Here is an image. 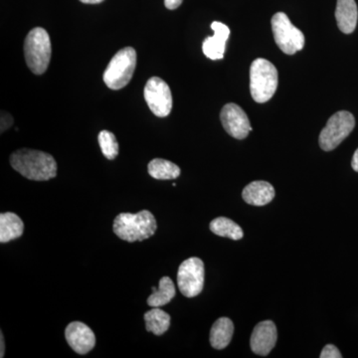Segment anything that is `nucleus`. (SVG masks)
Instances as JSON below:
<instances>
[{"instance_id":"nucleus-6","label":"nucleus","mask_w":358,"mask_h":358,"mask_svg":"<svg viewBox=\"0 0 358 358\" xmlns=\"http://www.w3.org/2000/svg\"><path fill=\"white\" fill-rule=\"evenodd\" d=\"M355 127L352 114L341 110L329 117L327 126L320 134V147L324 152H331L338 147L350 136Z\"/></svg>"},{"instance_id":"nucleus-12","label":"nucleus","mask_w":358,"mask_h":358,"mask_svg":"<svg viewBox=\"0 0 358 358\" xmlns=\"http://www.w3.org/2000/svg\"><path fill=\"white\" fill-rule=\"evenodd\" d=\"M277 327L272 320L259 322L250 339L252 352L255 355L267 357L277 343Z\"/></svg>"},{"instance_id":"nucleus-13","label":"nucleus","mask_w":358,"mask_h":358,"mask_svg":"<svg viewBox=\"0 0 358 358\" xmlns=\"http://www.w3.org/2000/svg\"><path fill=\"white\" fill-rule=\"evenodd\" d=\"M211 28L213 29L214 35L204 40L202 50L207 58L211 60H220L223 59L225 53L226 42L229 38L230 29L228 26L218 21L212 23Z\"/></svg>"},{"instance_id":"nucleus-10","label":"nucleus","mask_w":358,"mask_h":358,"mask_svg":"<svg viewBox=\"0 0 358 358\" xmlns=\"http://www.w3.org/2000/svg\"><path fill=\"white\" fill-rule=\"evenodd\" d=\"M220 119L226 133L237 140H244L253 129L246 113L236 103H231L224 106Z\"/></svg>"},{"instance_id":"nucleus-20","label":"nucleus","mask_w":358,"mask_h":358,"mask_svg":"<svg viewBox=\"0 0 358 358\" xmlns=\"http://www.w3.org/2000/svg\"><path fill=\"white\" fill-rule=\"evenodd\" d=\"M176 296V287L173 280L169 277H162L159 281V287L157 291L148 296V305L152 308H159L167 305Z\"/></svg>"},{"instance_id":"nucleus-1","label":"nucleus","mask_w":358,"mask_h":358,"mask_svg":"<svg viewBox=\"0 0 358 358\" xmlns=\"http://www.w3.org/2000/svg\"><path fill=\"white\" fill-rule=\"evenodd\" d=\"M11 166L24 178L35 181H47L57 176V162L51 155L40 150H16L10 157Z\"/></svg>"},{"instance_id":"nucleus-26","label":"nucleus","mask_w":358,"mask_h":358,"mask_svg":"<svg viewBox=\"0 0 358 358\" xmlns=\"http://www.w3.org/2000/svg\"><path fill=\"white\" fill-rule=\"evenodd\" d=\"M4 353H6V343H4L3 334H0V357H4Z\"/></svg>"},{"instance_id":"nucleus-28","label":"nucleus","mask_w":358,"mask_h":358,"mask_svg":"<svg viewBox=\"0 0 358 358\" xmlns=\"http://www.w3.org/2000/svg\"><path fill=\"white\" fill-rule=\"evenodd\" d=\"M80 1L87 4H98L101 3V2H103V0H80Z\"/></svg>"},{"instance_id":"nucleus-7","label":"nucleus","mask_w":358,"mask_h":358,"mask_svg":"<svg viewBox=\"0 0 358 358\" xmlns=\"http://www.w3.org/2000/svg\"><path fill=\"white\" fill-rule=\"evenodd\" d=\"M272 30L275 43L285 54L294 55L305 46V36L289 20L287 14L278 13L273 16Z\"/></svg>"},{"instance_id":"nucleus-9","label":"nucleus","mask_w":358,"mask_h":358,"mask_svg":"<svg viewBox=\"0 0 358 358\" xmlns=\"http://www.w3.org/2000/svg\"><path fill=\"white\" fill-rule=\"evenodd\" d=\"M145 99L157 117H166L173 110V95L169 85L159 77L148 80L145 87Z\"/></svg>"},{"instance_id":"nucleus-19","label":"nucleus","mask_w":358,"mask_h":358,"mask_svg":"<svg viewBox=\"0 0 358 358\" xmlns=\"http://www.w3.org/2000/svg\"><path fill=\"white\" fill-rule=\"evenodd\" d=\"M148 173L159 180H171L180 176V169L169 160L155 159L148 164Z\"/></svg>"},{"instance_id":"nucleus-8","label":"nucleus","mask_w":358,"mask_h":358,"mask_svg":"<svg viewBox=\"0 0 358 358\" xmlns=\"http://www.w3.org/2000/svg\"><path fill=\"white\" fill-rule=\"evenodd\" d=\"M204 263L197 257L187 259L179 266L178 285L179 291L186 298H194L204 287Z\"/></svg>"},{"instance_id":"nucleus-17","label":"nucleus","mask_w":358,"mask_h":358,"mask_svg":"<svg viewBox=\"0 0 358 358\" xmlns=\"http://www.w3.org/2000/svg\"><path fill=\"white\" fill-rule=\"evenodd\" d=\"M234 334V324L228 317H220L214 322L210 331V343L215 350H223L229 345Z\"/></svg>"},{"instance_id":"nucleus-5","label":"nucleus","mask_w":358,"mask_h":358,"mask_svg":"<svg viewBox=\"0 0 358 358\" xmlns=\"http://www.w3.org/2000/svg\"><path fill=\"white\" fill-rule=\"evenodd\" d=\"M136 66V52L131 47L122 49L112 58L103 72V82L112 90H121L129 83Z\"/></svg>"},{"instance_id":"nucleus-15","label":"nucleus","mask_w":358,"mask_h":358,"mask_svg":"<svg viewBox=\"0 0 358 358\" xmlns=\"http://www.w3.org/2000/svg\"><path fill=\"white\" fill-rule=\"evenodd\" d=\"M336 20L341 32L350 34L355 31L358 20L357 6L355 0H338Z\"/></svg>"},{"instance_id":"nucleus-21","label":"nucleus","mask_w":358,"mask_h":358,"mask_svg":"<svg viewBox=\"0 0 358 358\" xmlns=\"http://www.w3.org/2000/svg\"><path fill=\"white\" fill-rule=\"evenodd\" d=\"M210 230L218 236L229 238L235 241L242 239L244 236L242 228L234 221L226 217L214 219L210 223Z\"/></svg>"},{"instance_id":"nucleus-4","label":"nucleus","mask_w":358,"mask_h":358,"mask_svg":"<svg viewBox=\"0 0 358 358\" xmlns=\"http://www.w3.org/2000/svg\"><path fill=\"white\" fill-rule=\"evenodd\" d=\"M26 64L34 74L46 72L50 64L52 47L48 32L41 27H36L28 33L24 43Z\"/></svg>"},{"instance_id":"nucleus-16","label":"nucleus","mask_w":358,"mask_h":358,"mask_svg":"<svg viewBox=\"0 0 358 358\" xmlns=\"http://www.w3.org/2000/svg\"><path fill=\"white\" fill-rule=\"evenodd\" d=\"M24 223L13 212L0 214V243H7L22 236Z\"/></svg>"},{"instance_id":"nucleus-11","label":"nucleus","mask_w":358,"mask_h":358,"mask_svg":"<svg viewBox=\"0 0 358 358\" xmlns=\"http://www.w3.org/2000/svg\"><path fill=\"white\" fill-rule=\"evenodd\" d=\"M65 338L68 345L78 355H87L96 345V336L87 324L73 322L66 327Z\"/></svg>"},{"instance_id":"nucleus-23","label":"nucleus","mask_w":358,"mask_h":358,"mask_svg":"<svg viewBox=\"0 0 358 358\" xmlns=\"http://www.w3.org/2000/svg\"><path fill=\"white\" fill-rule=\"evenodd\" d=\"M320 358H341V352L338 350L336 346L333 345H327L324 346V350H322L320 355Z\"/></svg>"},{"instance_id":"nucleus-3","label":"nucleus","mask_w":358,"mask_h":358,"mask_svg":"<svg viewBox=\"0 0 358 358\" xmlns=\"http://www.w3.org/2000/svg\"><path fill=\"white\" fill-rule=\"evenodd\" d=\"M278 88V71L270 61L258 58L250 68V91L257 103L271 100Z\"/></svg>"},{"instance_id":"nucleus-14","label":"nucleus","mask_w":358,"mask_h":358,"mask_svg":"<svg viewBox=\"0 0 358 358\" xmlns=\"http://www.w3.org/2000/svg\"><path fill=\"white\" fill-rule=\"evenodd\" d=\"M275 189L267 181H253L244 188L242 197L244 201L254 206H264L274 199Z\"/></svg>"},{"instance_id":"nucleus-24","label":"nucleus","mask_w":358,"mask_h":358,"mask_svg":"<svg viewBox=\"0 0 358 358\" xmlns=\"http://www.w3.org/2000/svg\"><path fill=\"white\" fill-rule=\"evenodd\" d=\"M13 124V117L8 113L2 112L1 114V133L7 131Z\"/></svg>"},{"instance_id":"nucleus-25","label":"nucleus","mask_w":358,"mask_h":358,"mask_svg":"<svg viewBox=\"0 0 358 358\" xmlns=\"http://www.w3.org/2000/svg\"><path fill=\"white\" fill-rule=\"evenodd\" d=\"M182 1L183 0H164V4H166L167 9L173 10V9H176L178 7L180 6Z\"/></svg>"},{"instance_id":"nucleus-22","label":"nucleus","mask_w":358,"mask_h":358,"mask_svg":"<svg viewBox=\"0 0 358 358\" xmlns=\"http://www.w3.org/2000/svg\"><path fill=\"white\" fill-rule=\"evenodd\" d=\"M99 145L106 159L113 160L119 155V143L115 134L109 131H102L99 134Z\"/></svg>"},{"instance_id":"nucleus-27","label":"nucleus","mask_w":358,"mask_h":358,"mask_svg":"<svg viewBox=\"0 0 358 358\" xmlns=\"http://www.w3.org/2000/svg\"><path fill=\"white\" fill-rule=\"evenodd\" d=\"M352 166L355 171L358 173V148L355 150V155H353L352 160Z\"/></svg>"},{"instance_id":"nucleus-2","label":"nucleus","mask_w":358,"mask_h":358,"mask_svg":"<svg viewBox=\"0 0 358 358\" xmlns=\"http://www.w3.org/2000/svg\"><path fill=\"white\" fill-rule=\"evenodd\" d=\"M113 229L120 239L133 243L154 236L157 224L152 212L143 210L136 214H119L115 218Z\"/></svg>"},{"instance_id":"nucleus-18","label":"nucleus","mask_w":358,"mask_h":358,"mask_svg":"<svg viewBox=\"0 0 358 358\" xmlns=\"http://www.w3.org/2000/svg\"><path fill=\"white\" fill-rule=\"evenodd\" d=\"M145 329L150 333L155 336H162L169 331L171 327V315L160 310L159 308H154L145 313Z\"/></svg>"}]
</instances>
